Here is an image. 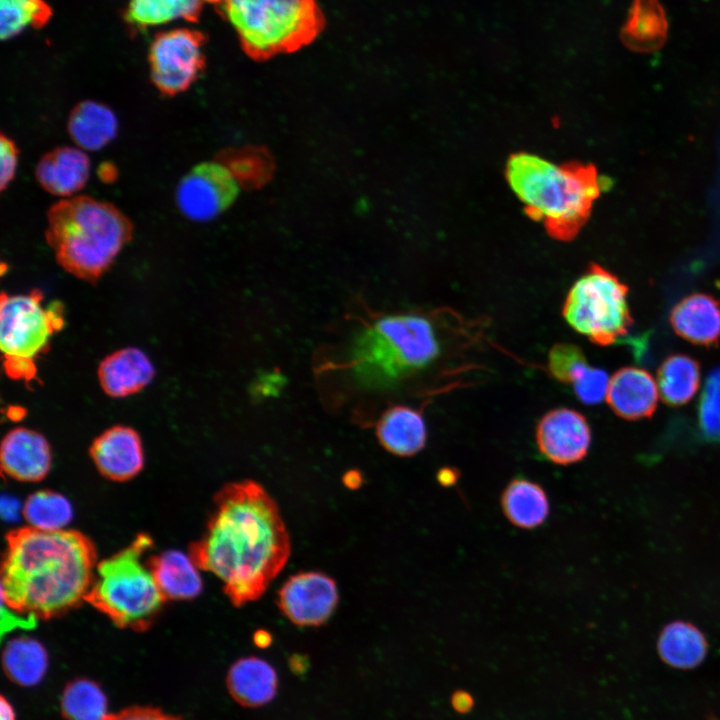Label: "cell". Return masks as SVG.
Here are the masks:
<instances>
[{
  "instance_id": "cell-1",
  "label": "cell",
  "mask_w": 720,
  "mask_h": 720,
  "mask_svg": "<svg viewBox=\"0 0 720 720\" xmlns=\"http://www.w3.org/2000/svg\"><path fill=\"white\" fill-rule=\"evenodd\" d=\"M191 555L216 576L235 606L257 600L283 569L290 538L279 508L257 482L226 485Z\"/></svg>"
},
{
  "instance_id": "cell-2",
  "label": "cell",
  "mask_w": 720,
  "mask_h": 720,
  "mask_svg": "<svg viewBox=\"0 0 720 720\" xmlns=\"http://www.w3.org/2000/svg\"><path fill=\"white\" fill-rule=\"evenodd\" d=\"M95 550L79 532L18 529L7 537L2 602L18 614L49 618L86 600Z\"/></svg>"
},
{
  "instance_id": "cell-3",
  "label": "cell",
  "mask_w": 720,
  "mask_h": 720,
  "mask_svg": "<svg viewBox=\"0 0 720 720\" xmlns=\"http://www.w3.org/2000/svg\"><path fill=\"white\" fill-rule=\"evenodd\" d=\"M505 178L526 215L544 224L547 233L560 241L573 240L588 221L601 181L593 164L561 165L538 155H510Z\"/></svg>"
},
{
  "instance_id": "cell-4",
  "label": "cell",
  "mask_w": 720,
  "mask_h": 720,
  "mask_svg": "<svg viewBox=\"0 0 720 720\" xmlns=\"http://www.w3.org/2000/svg\"><path fill=\"white\" fill-rule=\"evenodd\" d=\"M444 346L432 318L415 313L386 315L354 336L348 364L361 387L386 388L431 368L442 357Z\"/></svg>"
},
{
  "instance_id": "cell-5",
  "label": "cell",
  "mask_w": 720,
  "mask_h": 720,
  "mask_svg": "<svg viewBox=\"0 0 720 720\" xmlns=\"http://www.w3.org/2000/svg\"><path fill=\"white\" fill-rule=\"evenodd\" d=\"M133 225L115 205L90 196L60 200L47 212L45 237L57 263L95 282L131 240Z\"/></svg>"
},
{
  "instance_id": "cell-6",
  "label": "cell",
  "mask_w": 720,
  "mask_h": 720,
  "mask_svg": "<svg viewBox=\"0 0 720 720\" xmlns=\"http://www.w3.org/2000/svg\"><path fill=\"white\" fill-rule=\"evenodd\" d=\"M150 546L148 536H138L95 569L86 600L120 627L146 629L165 599L150 564L142 558Z\"/></svg>"
},
{
  "instance_id": "cell-7",
  "label": "cell",
  "mask_w": 720,
  "mask_h": 720,
  "mask_svg": "<svg viewBox=\"0 0 720 720\" xmlns=\"http://www.w3.org/2000/svg\"><path fill=\"white\" fill-rule=\"evenodd\" d=\"M244 51L256 60L298 50L324 27L315 0H223Z\"/></svg>"
},
{
  "instance_id": "cell-8",
  "label": "cell",
  "mask_w": 720,
  "mask_h": 720,
  "mask_svg": "<svg viewBox=\"0 0 720 720\" xmlns=\"http://www.w3.org/2000/svg\"><path fill=\"white\" fill-rule=\"evenodd\" d=\"M42 301L43 294L38 289L27 294L1 295L0 347L4 370L12 379L26 383L35 379V358L63 327L62 304L53 301L44 307Z\"/></svg>"
},
{
  "instance_id": "cell-9",
  "label": "cell",
  "mask_w": 720,
  "mask_h": 720,
  "mask_svg": "<svg viewBox=\"0 0 720 720\" xmlns=\"http://www.w3.org/2000/svg\"><path fill=\"white\" fill-rule=\"evenodd\" d=\"M627 294L628 287L616 275L592 263L571 286L562 315L592 343L608 346L627 335L633 324Z\"/></svg>"
},
{
  "instance_id": "cell-10",
  "label": "cell",
  "mask_w": 720,
  "mask_h": 720,
  "mask_svg": "<svg viewBox=\"0 0 720 720\" xmlns=\"http://www.w3.org/2000/svg\"><path fill=\"white\" fill-rule=\"evenodd\" d=\"M149 63L152 82L161 94L184 92L204 65L201 36L185 28L160 33L150 47Z\"/></svg>"
},
{
  "instance_id": "cell-11",
  "label": "cell",
  "mask_w": 720,
  "mask_h": 720,
  "mask_svg": "<svg viewBox=\"0 0 720 720\" xmlns=\"http://www.w3.org/2000/svg\"><path fill=\"white\" fill-rule=\"evenodd\" d=\"M240 192L237 178L219 162H202L178 182L175 199L179 211L195 222H207L226 211Z\"/></svg>"
},
{
  "instance_id": "cell-12",
  "label": "cell",
  "mask_w": 720,
  "mask_h": 720,
  "mask_svg": "<svg viewBox=\"0 0 720 720\" xmlns=\"http://www.w3.org/2000/svg\"><path fill=\"white\" fill-rule=\"evenodd\" d=\"M339 600L335 581L318 571L289 577L278 592L277 605L293 624L320 626L333 614Z\"/></svg>"
},
{
  "instance_id": "cell-13",
  "label": "cell",
  "mask_w": 720,
  "mask_h": 720,
  "mask_svg": "<svg viewBox=\"0 0 720 720\" xmlns=\"http://www.w3.org/2000/svg\"><path fill=\"white\" fill-rule=\"evenodd\" d=\"M535 438L538 450L547 460L557 465H570L587 455L591 429L580 412L556 408L539 420Z\"/></svg>"
},
{
  "instance_id": "cell-14",
  "label": "cell",
  "mask_w": 720,
  "mask_h": 720,
  "mask_svg": "<svg viewBox=\"0 0 720 720\" xmlns=\"http://www.w3.org/2000/svg\"><path fill=\"white\" fill-rule=\"evenodd\" d=\"M90 455L100 473L115 481L133 478L144 465L139 434L123 425L110 427L101 433L93 441Z\"/></svg>"
},
{
  "instance_id": "cell-15",
  "label": "cell",
  "mask_w": 720,
  "mask_h": 720,
  "mask_svg": "<svg viewBox=\"0 0 720 720\" xmlns=\"http://www.w3.org/2000/svg\"><path fill=\"white\" fill-rule=\"evenodd\" d=\"M51 458L46 438L34 430L14 428L2 440L1 467L13 479L22 482L42 480L50 470Z\"/></svg>"
},
{
  "instance_id": "cell-16",
  "label": "cell",
  "mask_w": 720,
  "mask_h": 720,
  "mask_svg": "<svg viewBox=\"0 0 720 720\" xmlns=\"http://www.w3.org/2000/svg\"><path fill=\"white\" fill-rule=\"evenodd\" d=\"M606 400L616 415L627 420H638L653 415L658 388L646 370L623 367L609 380Z\"/></svg>"
},
{
  "instance_id": "cell-17",
  "label": "cell",
  "mask_w": 720,
  "mask_h": 720,
  "mask_svg": "<svg viewBox=\"0 0 720 720\" xmlns=\"http://www.w3.org/2000/svg\"><path fill=\"white\" fill-rule=\"evenodd\" d=\"M91 163L79 148L62 146L44 154L35 168V177L50 194L70 197L86 185Z\"/></svg>"
},
{
  "instance_id": "cell-18",
  "label": "cell",
  "mask_w": 720,
  "mask_h": 720,
  "mask_svg": "<svg viewBox=\"0 0 720 720\" xmlns=\"http://www.w3.org/2000/svg\"><path fill=\"white\" fill-rule=\"evenodd\" d=\"M677 335L692 344L712 347L720 343V301L706 293L681 299L670 313Z\"/></svg>"
},
{
  "instance_id": "cell-19",
  "label": "cell",
  "mask_w": 720,
  "mask_h": 720,
  "mask_svg": "<svg viewBox=\"0 0 720 720\" xmlns=\"http://www.w3.org/2000/svg\"><path fill=\"white\" fill-rule=\"evenodd\" d=\"M154 374L150 359L135 347H127L108 355L98 367V378L103 391L114 398L137 393L151 382Z\"/></svg>"
},
{
  "instance_id": "cell-20",
  "label": "cell",
  "mask_w": 720,
  "mask_h": 720,
  "mask_svg": "<svg viewBox=\"0 0 720 720\" xmlns=\"http://www.w3.org/2000/svg\"><path fill=\"white\" fill-rule=\"evenodd\" d=\"M376 435L387 451L397 456L409 457L425 447L427 429L418 410L397 405L386 410L381 416Z\"/></svg>"
},
{
  "instance_id": "cell-21",
  "label": "cell",
  "mask_w": 720,
  "mask_h": 720,
  "mask_svg": "<svg viewBox=\"0 0 720 720\" xmlns=\"http://www.w3.org/2000/svg\"><path fill=\"white\" fill-rule=\"evenodd\" d=\"M226 683L230 695L237 703L245 707H258L274 698L278 678L276 671L268 662L250 656L233 663L228 671Z\"/></svg>"
},
{
  "instance_id": "cell-22",
  "label": "cell",
  "mask_w": 720,
  "mask_h": 720,
  "mask_svg": "<svg viewBox=\"0 0 720 720\" xmlns=\"http://www.w3.org/2000/svg\"><path fill=\"white\" fill-rule=\"evenodd\" d=\"M149 564L165 598L189 600L201 593L200 567L191 553L168 550L155 556Z\"/></svg>"
},
{
  "instance_id": "cell-23",
  "label": "cell",
  "mask_w": 720,
  "mask_h": 720,
  "mask_svg": "<svg viewBox=\"0 0 720 720\" xmlns=\"http://www.w3.org/2000/svg\"><path fill=\"white\" fill-rule=\"evenodd\" d=\"M67 129L82 150L98 151L116 137L118 121L107 105L85 100L71 110Z\"/></svg>"
},
{
  "instance_id": "cell-24",
  "label": "cell",
  "mask_w": 720,
  "mask_h": 720,
  "mask_svg": "<svg viewBox=\"0 0 720 720\" xmlns=\"http://www.w3.org/2000/svg\"><path fill=\"white\" fill-rule=\"evenodd\" d=\"M668 22L659 0H632L621 32L624 44L633 51L650 53L666 41Z\"/></svg>"
},
{
  "instance_id": "cell-25",
  "label": "cell",
  "mask_w": 720,
  "mask_h": 720,
  "mask_svg": "<svg viewBox=\"0 0 720 720\" xmlns=\"http://www.w3.org/2000/svg\"><path fill=\"white\" fill-rule=\"evenodd\" d=\"M500 504L506 519L515 527L534 529L547 519L550 505L541 485L530 479H512L502 491Z\"/></svg>"
},
{
  "instance_id": "cell-26",
  "label": "cell",
  "mask_w": 720,
  "mask_h": 720,
  "mask_svg": "<svg viewBox=\"0 0 720 720\" xmlns=\"http://www.w3.org/2000/svg\"><path fill=\"white\" fill-rule=\"evenodd\" d=\"M660 658L677 669H693L705 659L708 643L695 625L678 620L663 627L657 641Z\"/></svg>"
},
{
  "instance_id": "cell-27",
  "label": "cell",
  "mask_w": 720,
  "mask_h": 720,
  "mask_svg": "<svg viewBox=\"0 0 720 720\" xmlns=\"http://www.w3.org/2000/svg\"><path fill=\"white\" fill-rule=\"evenodd\" d=\"M2 664L10 681L22 687H31L44 678L48 668V653L36 639L17 637L6 644Z\"/></svg>"
},
{
  "instance_id": "cell-28",
  "label": "cell",
  "mask_w": 720,
  "mask_h": 720,
  "mask_svg": "<svg viewBox=\"0 0 720 720\" xmlns=\"http://www.w3.org/2000/svg\"><path fill=\"white\" fill-rule=\"evenodd\" d=\"M659 393L670 406H680L690 401L700 383L699 363L685 354L668 356L657 371Z\"/></svg>"
},
{
  "instance_id": "cell-29",
  "label": "cell",
  "mask_w": 720,
  "mask_h": 720,
  "mask_svg": "<svg viewBox=\"0 0 720 720\" xmlns=\"http://www.w3.org/2000/svg\"><path fill=\"white\" fill-rule=\"evenodd\" d=\"M200 0H130L128 21L138 27H157L194 18Z\"/></svg>"
},
{
  "instance_id": "cell-30",
  "label": "cell",
  "mask_w": 720,
  "mask_h": 720,
  "mask_svg": "<svg viewBox=\"0 0 720 720\" xmlns=\"http://www.w3.org/2000/svg\"><path fill=\"white\" fill-rule=\"evenodd\" d=\"M22 510L29 527L41 531L65 530L73 518L70 501L64 495L50 490L31 494Z\"/></svg>"
},
{
  "instance_id": "cell-31",
  "label": "cell",
  "mask_w": 720,
  "mask_h": 720,
  "mask_svg": "<svg viewBox=\"0 0 720 720\" xmlns=\"http://www.w3.org/2000/svg\"><path fill=\"white\" fill-rule=\"evenodd\" d=\"M61 712L66 720H104L108 715L107 698L96 682L78 678L65 686Z\"/></svg>"
},
{
  "instance_id": "cell-32",
  "label": "cell",
  "mask_w": 720,
  "mask_h": 720,
  "mask_svg": "<svg viewBox=\"0 0 720 720\" xmlns=\"http://www.w3.org/2000/svg\"><path fill=\"white\" fill-rule=\"evenodd\" d=\"M47 16L48 8L42 0H0L1 38H12Z\"/></svg>"
},
{
  "instance_id": "cell-33",
  "label": "cell",
  "mask_w": 720,
  "mask_h": 720,
  "mask_svg": "<svg viewBox=\"0 0 720 720\" xmlns=\"http://www.w3.org/2000/svg\"><path fill=\"white\" fill-rule=\"evenodd\" d=\"M697 415L702 438L720 443V367L713 369L706 378Z\"/></svg>"
},
{
  "instance_id": "cell-34",
  "label": "cell",
  "mask_w": 720,
  "mask_h": 720,
  "mask_svg": "<svg viewBox=\"0 0 720 720\" xmlns=\"http://www.w3.org/2000/svg\"><path fill=\"white\" fill-rule=\"evenodd\" d=\"M590 367L582 349L572 343H557L548 353V370L558 382L573 385Z\"/></svg>"
},
{
  "instance_id": "cell-35",
  "label": "cell",
  "mask_w": 720,
  "mask_h": 720,
  "mask_svg": "<svg viewBox=\"0 0 720 720\" xmlns=\"http://www.w3.org/2000/svg\"><path fill=\"white\" fill-rule=\"evenodd\" d=\"M608 384L607 373L603 369L591 366L572 386L575 395L582 403L595 405L606 397Z\"/></svg>"
},
{
  "instance_id": "cell-36",
  "label": "cell",
  "mask_w": 720,
  "mask_h": 720,
  "mask_svg": "<svg viewBox=\"0 0 720 720\" xmlns=\"http://www.w3.org/2000/svg\"><path fill=\"white\" fill-rule=\"evenodd\" d=\"M19 150L16 143L4 133L0 136L1 173L0 187L4 191L15 177Z\"/></svg>"
},
{
  "instance_id": "cell-37",
  "label": "cell",
  "mask_w": 720,
  "mask_h": 720,
  "mask_svg": "<svg viewBox=\"0 0 720 720\" xmlns=\"http://www.w3.org/2000/svg\"><path fill=\"white\" fill-rule=\"evenodd\" d=\"M104 720H182L153 707L133 706L108 714Z\"/></svg>"
},
{
  "instance_id": "cell-38",
  "label": "cell",
  "mask_w": 720,
  "mask_h": 720,
  "mask_svg": "<svg viewBox=\"0 0 720 720\" xmlns=\"http://www.w3.org/2000/svg\"><path fill=\"white\" fill-rule=\"evenodd\" d=\"M284 383V378L280 374L264 373L255 380L252 393L261 397L276 396L281 391Z\"/></svg>"
},
{
  "instance_id": "cell-39",
  "label": "cell",
  "mask_w": 720,
  "mask_h": 720,
  "mask_svg": "<svg viewBox=\"0 0 720 720\" xmlns=\"http://www.w3.org/2000/svg\"><path fill=\"white\" fill-rule=\"evenodd\" d=\"M473 703L472 696L462 690L456 691L451 697V704L459 713L469 712L473 707Z\"/></svg>"
},
{
  "instance_id": "cell-40",
  "label": "cell",
  "mask_w": 720,
  "mask_h": 720,
  "mask_svg": "<svg viewBox=\"0 0 720 720\" xmlns=\"http://www.w3.org/2000/svg\"><path fill=\"white\" fill-rule=\"evenodd\" d=\"M20 512L19 503L15 498L10 496L2 499V513L6 515V519L11 520L16 517V513Z\"/></svg>"
},
{
  "instance_id": "cell-41",
  "label": "cell",
  "mask_w": 720,
  "mask_h": 720,
  "mask_svg": "<svg viewBox=\"0 0 720 720\" xmlns=\"http://www.w3.org/2000/svg\"><path fill=\"white\" fill-rule=\"evenodd\" d=\"M0 711L1 720H15V711L4 695L1 696Z\"/></svg>"
},
{
  "instance_id": "cell-42",
  "label": "cell",
  "mask_w": 720,
  "mask_h": 720,
  "mask_svg": "<svg viewBox=\"0 0 720 720\" xmlns=\"http://www.w3.org/2000/svg\"><path fill=\"white\" fill-rule=\"evenodd\" d=\"M253 640L257 646L265 648L270 645L272 637L267 631L258 630L255 632Z\"/></svg>"
},
{
  "instance_id": "cell-43",
  "label": "cell",
  "mask_w": 720,
  "mask_h": 720,
  "mask_svg": "<svg viewBox=\"0 0 720 720\" xmlns=\"http://www.w3.org/2000/svg\"><path fill=\"white\" fill-rule=\"evenodd\" d=\"M362 481L361 475L357 471H349L344 476V484L349 488H357Z\"/></svg>"
},
{
  "instance_id": "cell-44",
  "label": "cell",
  "mask_w": 720,
  "mask_h": 720,
  "mask_svg": "<svg viewBox=\"0 0 720 720\" xmlns=\"http://www.w3.org/2000/svg\"><path fill=\"white\" fill-rule=\"evenodd\" d=\"M457 479L456 473L450 468L442 469L438 474V480L445 485H451Z\"/></svg>"
},
{
  "instance_id": "cell-45",
  "label": "cell",
  "mask_w": 720,
  "mask_h": 720,
  "mask_svg": "<svg viewBox=\"0 0 720 720\" xmlns=\"http://www.w3.org/2000/svg\"><path fill=\"white\" fill-rule=\"evenodd\" d=\"M200 1H208V2H220V1H223V0H200Z\"/></svg>"
},
{
  "instance_id": "cell-46",
  "label": "cell",
  "mask_w": 720,
  "mask_h": 720,
  "mask_svg": "<svg viewBox=\"0 0 720 720\" xmlns=\"http://www.w3.org/2000/svg\"><path fill=\"white\" fill-rule=\"evenodd\" d=\"M711 720H716V719H711Z\"/></svg>"
}]
</instances>
